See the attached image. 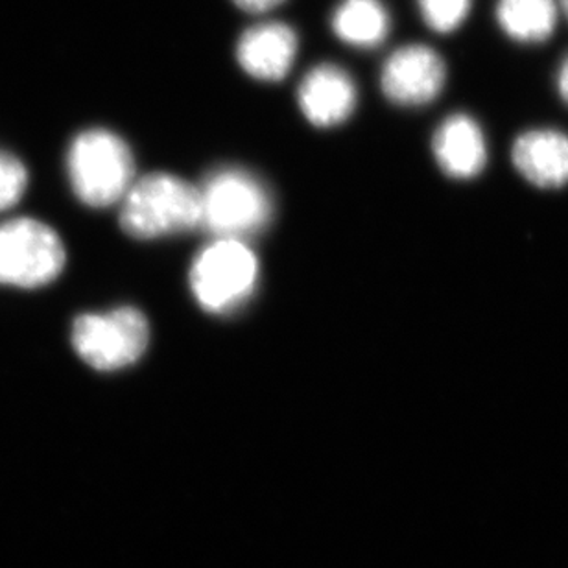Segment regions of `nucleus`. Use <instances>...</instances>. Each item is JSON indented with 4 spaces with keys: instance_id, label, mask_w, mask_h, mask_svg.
Segmentation results:
<instances>
[{
    "instance_id": "f257e3e1",
    "label": "nucleus",
    "mask_w": 568,
    "mask_h": 568,
    "mask_svg": "<svg viewBox=\"0 0 568 568\" xmlns=\"http://www.w3.org/2000/svg\"><path fill=\"white\" fill-rule=\"evenodd\" d=\"M197 191L202 205L200 227L222 241L246 242L266 230L274 214L268 186L247 170H216Z\"/></svg>"
},
{
    "instance_id": "f03ea898",
    "label": "nucleus",
    "mask_w": 568,
    "mask_h": 568,
    "mask_svg": "<svg viewBox=\"0 0 568 568\" xmlns=\"http://www.w3.org/2000/svg\"><path fill=\"white\" fill-rule=\"evenodd\" d=\"M202 222L197 186L178 175H144L133 181L122 197L121 225L128 235L141 241L180 235L196 230Z\"/></svg>"
},
{
    "instance_id": "7ed1b4c3",
    "label": "nucleus",
    "mask_w": 568,
    "mask_h": 568,
    "mask_svg": "<svg viewBox=\"0 0 568 568\" xmlns=\"http://www.w3.org/2000/svg\"><path fill=\"white\" fill-rule=\"evenodd\" d=\"M69 180L77 196L89 207H110L122 202L133 185L132 150L116 133L93 128L78 133L67 153Z\"/></svg>"
},
{
    "instance_id": "20e7f679",
    "label": "nucleus",
    "mask_w": 568,
    "mask_h": 568,
    "mask_svg": "<svg viewBox=\"0 0 568 568\" xmlns=\"http://www.w3.org/2000/svg\"><path fill=\"white\" fill-rule=\"evenodd\" d=\"M257 280V257L242 241L216 239L197 255L191 270L192 294L203 311L213 314H227L244 305Z\"/></svg>"
},
{
    "instance_id": "39448f33",
    "label": "nucleus",
    "mask_w": 568,
    "mask_h": 568,
    "mask_svg": "<svg viewBox=\"0 0 568 568\" xmlns=\"http://www.w3.org/2000/svg\"><path fill=\"white\" fill-rule=\"evenodd\" d=\"M148 342V320L133 306L83 314L72 325V345L78 356L99 372L132 366L144 355Z\"/></svg>"
},
{
    "instance_id": "423d86ee",
    "label": "nucleus",
    "mask_w": 568,
    "mask_h": 568,
    "mask_svg": "<svg viewBox=\"0 0 568 568\" xmlns=\"http://www.w3.org/2000/svg\"><path fill=\"white\" fill-rule=\"evenodd\" d=\"M65 266V247L52 227L32 219L0 225V284L36 288L52 283Z\"/></svg>"
},
{
    "instance_id": "0eeeda50",
    "label": "nucleus",
    "mask_w": 568,
    "mask_h": 568,
    "mask_svg": "<svg viewBox=\"0 0 568 568\" xmlns=\"http://www.w3.org/2000/svg\"><path fill=\"white\" fill-rule=\"evenodd\" d=\"M447 65L426 44H405L388 55L381 71V89L392 104L422 108L442 94Z\"/></svg>"
},
{
    "instance_id": "6e6552de",
    "label": "nucleus",
    "mask_w": 568,
    "mask_h": 568,
    "mask_svg": "<svg viewBox=\"0 0 568 568\" xmlns=\"http://www.w3.org/2000/svg\"><path fill=\"white\" fill-rule=\"evenodd\" d=\"M300 50L294 28L281 21H261L246 28L236 41V61L242 71L261 82L288 77Z\"/></svg>"
},
{
    "instance_id": "1a4fd4ad",
    "label": "nucleus",
    "mask_w": 568,
    "mask_h": 568,
    "mask_svg": "<svg viewBox=\"0 0 568 568\" xmlns=\"http://www.w3.org/2000/svg\"><path fill=\"white\" fill-rule=\"evenodd\" d=\"M358 91L349 72L334 63L312 67L301 80L297 104L306 121L320 128L338 126L356 108Z\"/></svg>"
},
{
    "instance_id": "9d476101",
    "label": "nucleus",
    "mask_w": 568,
    "mask_h": 568,
    "mask_svg": "<svg viewBox=\"0 0 568 568\" xmlns=\"http://www.w3.org/2000/svg\"><path fill=\"white\" fill-rule=\"evenodd\" d=\"M432 152L436 163L453 180H473L486 169L487 144L480 124L473 116L456 113L439 124Z\"/></svg>"
},
{
    "instance_id": "9b49d317",
    "label": "nucleus",
    "mask_w": 568,
    "mask_h": 568,
    "mask_svg": "<svg viewBox=\"0 0 568 568\" xmlns=\"http://www.w3.org/2000/svg\"><path fill=\"white\" fill-rule=\"evenodd\" d=\"M515 169L539 189H561L568 183V138L556 130L523 133L511 148Z\"/></svg>"
},
{
    "instance_id": "f8f14e48",
    "label": "nucleus",
    "mask_w": 568,
    "mask_h": 568,
    "mask_svg": "<svg viewBox=\"0 0 568 568\" xmlns=\"http://www.w3.org/2000/svg\"><path fill=\"white\" fill-rule=\"evenodd\" d=\"M334 36L356 49H375L388 38L392 19L381 0H339L331 16Z\"/></svg>"
},
{
    "instance_id": "ddd939ff",
    "label": "nucleus",
    "mask_w": 568,
    "mask_h": 568,
    "mask_svg": "<svg viewBox=\"0 0 568 568\" xmlns=\"http://www.w3.org/2000/svg\"><path fill=\"white\" fill-rule=\"evenodd\" d=\"M497 21L519 43H542L554 33L558 10L554 0H498Z\"/></svg>"
},
{
    "instance_id": "4468645a",
    "label": "nucleus",
    "mask_w": 568,
    "mask_h": 568,
    "mask_svg": "<svg viewBox=\"0 0 568 568\" xmlns=\"http://www.w3.org/2000/svg\"><path fill=\"white\" fill-rule=\"evenodd\" d=\"M426 27L437 33H450L469 16L473 0H417Z\"/></svg>"
},
{
    "instance_id": "2eb2a0df",
    "label": "nucleus",
    "mask_w": 568,
    "mask_h": 568,
    "mask_svg": "<svg viewBox=\"0 0 568 568\" xmlns=\"http://www.w3.org/2000/svg\"><path fill=\"white\" fill-rule=\"evenodd\" d=\"M24 164L11 153L0 152V211L13 207L27 191Z\"/></svg>"
},
{
    "instance_id": "dca6fc26",
    "label": "nucleus",
    "mask_w": 568,
    "mask_h": 568,
    "mask_svg": "<svg viewBox=\"0 0 568 568\" xmlns=\"http://www.w3.org/2000/svg\"><path fill=\"white\" fill-rule=\"evenodd\" d=\"M283 2H286V0H233V4L236 8L247 11V13H253V16L268 13V11L275 10Z\"/></svg>"
},
{
    "instance_id": "f3484780",
    "label": "nucleus",
    "mask_w": 568,
    "mask_h": 568,
    "mask_svg": "<svg viewBox=\"0 0 568 568\" xmlns=\"http://www.w3.org/2000/svg\"><path fill=\"white\" fill-rule=\"evenodd\" d=\"M558 91L561 99L568 104V55L565 58L564 63L559 67L558 71Z\"/></svg>"
},
{
    "instance_id": "a211bd4d",
    "label": "nucleus",
    "mask_w": 568,
    "mask_h": 568,
    "mask_svg": "<svg viewBox=\"0 0 568 568\" xmlns=\"http://www.w3.org/2000/svg\"><path fill=\"white\" fill-rule=\"evenodd\" d=\"M561 6H564L565 16L568 17V0H561Z\"/></svg>"
}]
</instances>
